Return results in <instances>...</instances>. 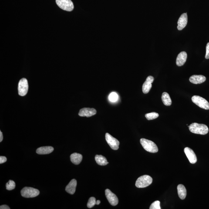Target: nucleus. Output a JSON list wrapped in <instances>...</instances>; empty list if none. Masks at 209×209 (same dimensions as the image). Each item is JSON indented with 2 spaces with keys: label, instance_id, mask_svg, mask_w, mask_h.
<instances>
[{
  "label": "nucleus",
  "instance_id": "f257e3e1",
  "mask_svg": "<svg viewBox=\"0 0 209 209\" xmlns=\"http://www.w3.org/2000/svg\"><path fill=\"white\" fill-rule=\"evenodd\" d=\"M191 133L201 135H205L208 133V127L205 124L193 123L189 126Z\"/></svg>",
  "mask_w": 209,
  "mask_h": 209
},
{
  "label": "nucleus",
  "instance_id": "f03ea898",
  "mask_svg": "<svg viewBox=\"0 0 209 209\" xmlns=\"http://www.w3.org/2000/svg\"><path fill=\"white\" fill-rule=\"evenodd\" d=\"M140 143L146 151L152 153H157L158 152V149L157 145L151 141L142 138L140 139Z\"/></svg>",
  "mask_w": 209,
  "mask_h": 209
},
{
  "label": "nucleus",
  "instance_id": "7ed1b4c3",
  "mask_svg": "<svg viewBox=\"0 0 209 209\" xmlns=\"http://www.w3.org/2000/svg\"><path fill=\"white\" fill-rule=\"evenodd\" d=\"M152 182L153 179L150 176L144 175L138 179L135 185L138 188H145L151 184Z\"/></svg>",
  "mask_w": 209,
  "mask_h": 209
},
{
  "label": "nucleus",
  "instance_id": "20e7f679",
  "mask_svg": "<svg viewBox=\"0 0 209 209\" xmlns=\"http://www.w3.org/2000/svg\"><path fill=\"white\" fill-rule=\"evenodd\" d=\"M21 196L26 198H32L39 195L40 191L37 189L31 187H25L21 190Z\"/></svg>",
  "mask_w": 209,
  "mask_h": 209
},
{
  "label": "nucleus",
  "instance_id": "39448f33",
  "mask_svg": "<svg viewBox=\"0 0 209 209\" xmlns=\"http://www.w3.org/2000/svg\"><path fill=\"white\" fill-rule=\"evenodd\" d=\"M193 103L199 107L205 110H209V103L206 99L201 96L194 95L192 98Z\"/></svg>",
  "mask_w": 209,
  "mask_h": 209
},
{
  "label": "nucleus",
  "instance_id": "423d86ee",
  "mask_svg": "<svg viewBox=\"0 0 209 209\" xmlns=\"http://www.w3.org/2000/svg\"><path fill=\"white\" fill-rule=\"evenodd\" d=\"M58 6L64 10L71 11L74 8L73 2L71 0H56Z\"/></svg>",
  "mask_w": 209,
  "mask_h": 209
},
{
  "label": "nucleus",
  "instance_id": "0eeeda50",
  "mask_svg": "<svg viewBox=\"0 0 209 209\" xmlns=\"http://www.w3.org/2000/svg\"><path fill=\"white\" fill-rule=\"evenodd\" d=\"M28 84L27 80L23 78L19 81L18 85V94L21 96H25L28 93Z\"/></svg>",
  "mask_w": 209,
  "mask_h": 209
},
{
  "label": "nucleus",
  "instance_id": "6e6552de",
  "mask_svg": "<svg viewBox=\"0 0 209 209\" xmlns=\"http://www.w3.org/2000/svg\"><path fill=\"white\" fill-rule=\"evenodd\" d=\"M106 139L108 144L112 149L117 150L119 149L120 142L117 139L113 138L108 133H106Z\"/></svg>",
  "mask_w": 209,
  "mask_h": 209
},
{
  "label": "nucleus",
  "instance_id": "1a4fd4ad",
  "mask_svg": "<svg viewBox=\"0 0 209 209\" xmlns=\"http://www.w3.org/2000/svg\"><path fill=\"white\" fill-rule=\"evenodd\" d=\"M105 193L106 198L110 204L113 206L117 205L119 202L118 199L114 193H112L109 189H106Z\"/></svg>",
  "mask_w": 209,
  "mask_h": 209
},
{
  "label": "nucleus",
  "instance_id": "9d476101",
  "mask_svg": "<svg viewBox=\"0 0 209 209\" xmlns=\"http://www.w3.org/2000/svg\"><path fill=\"white\" fill-rule=\"evenodd\" d=\"M96 111L93 108H82L79 110L78 115L81 117H89L96 114Z\"/></svg>",
  "mask_w": 209,
  "mask_h": 209
},
{
  "label": "nucleus",
  "instance_id": "9b49d317",
  "mask_svg": "<svg viewBox=\"0 0 209 209\" xmlns=\"http://www.w3.org/2000/svg\"><path fill=\"white\" fill-rule=\"evenodd\" d=\"M184 151L190 163L192 164H194L197 162V156L191 149L188 147H186L185 148Z\"/></svg>",
  "mask_w": 209,
  "mask_h": 209
},
{
  "label": "nucleus",
  "instance_id": "f8f14e48",
  "mask_svg": "<svg viewBox=\"0 0 209 209\" xmlns=\"http://www.w3.org/2000/svg\"><path fill=\"white\" fill-rule=\"evenodd\" d=\"M154 78L152 76H148L146 81L144 83L142 87V90L144 93H148L152 87V83L154 81Z\"/></svg>",
  "mask_w": 209,
  "mask_h": 209
},
{
  "label": "nucleus",
  "instance_id": "ddd939ff",
  "mask_svg": "<svg viewBox=\"0 0 209 209\" xmlns=\"http://www.w3.org/2000/svg\"><path fill=\"white\" fill-rule=\"evenodd\" d=\"M187 21H188V18H187V13L182 14L178 21V30H181L184 29L187 25Z\"/></svg>",
  "mask_w": 209,
  "mask_h": 209
},
{
  "label": "nucleus",
  "instance_id": "4468645a",
  "mask_svg": "<svg viewBox=\"0 0 209 209\" xmlns=\"http://www.w3.org/2000/svg\"><path fill=\"white\" fill-rule=\"evenodd\" d=\"M206 80L205 76L201 75H194L192 76L190 78V81L191 83L194 84H200L203 83Z\"/></svg>",
  "mask_w": 209,
  "mask_h": 209
},
{
  "label": "nucleus",
  "instance_id": "2eb2a0df",
  "mask_svg": "<svg viewBox=\"0 0 209 209\" xmlns=\"http://www.w3.org/2000/svg\"><path fill=\"white\" fill-rule=\"evenodd\" d=\"M187 54L185 52H182L179 54L176 59V64L177 66H181L186 62Z\"/></svg>",
  "mask_w": 209,
  "mask_h": 209
},
{
  "label": "nucleus",
  "instance_id": "dca6fc26",
  "mask_svg": "<svg viewBox=\"0 0 209 209\" xmlns=\"http://www.w3.org/2000/svg\"><path fill=\"white\" fill-rule=\"evenodd\" d=\"M77 181L75 179H72L66 187L67 192L71 194H73L76 191Z\"/></svg>",
  "mask_w": 209,
  "mask_h": 209
},
{
  "label": "nucleus",
  "instance_id": "f3484780",
  "mask_svg": "<svg viewBox=\"0 0 209 209\" xmlns=\"http://www.w3.org/2000/svg\"><path fill=\"white\" fill-rule=\"evenodd\" d=\"M54 150V148L52 146H43V147L38 148L37 149L36 152L39 155H46L52 153Z\"/></svg>",
  "mask_w": 209,
  "mask_h": 209
},
{
  "label": "nucleus",
  "instance_id": "a211bd4d",
  "mask_svg": "<svg viewBox=\"0 0 209 209\" xmlns=\"http://www.w3.org/2000/svg\"><path fill=\"white\" fill-rule=\"evenodd\" d=\"M70 159L71 161L73 164L79 165L82 161V156L79 153H75L71 155Z\"/></svg>",
  "mask_w": 209,
  "mask_h": 209
},
{
  "label": "nucleus",
  "instance_id": "6ab92c4d",
  "mask_svg": "<svg viewBox=\"0 0 209 209\" xmlns=\"http://www.w3.org/2000/svg\"><path fill=\"white\" fill-rule=\"evenodd\" d=\"M177 189L179 197L181 200H184L187 195V190L183 184H179L178 186Z\"/></svg>",
  "mask_w": 209,
  "mask_h": 209
},
{
  "label": "nucleus",
  "instance_id": "aec40b11",
  "mask_svg": "<svg viewBox=\"0 0 209 209\" xmlns=\"http://www.w3.org/2000/svg\"><path fill=\"white\" fill-rule=\"evenodd\" d=\"M95 160L97 164L101 166H105L109 163L106 158L101 155H96Z\"/></svg>",
  "mask_w": 209,
  "mask_h": 209
},
{
  "label": "nucleus",
  "instance_id": "412c9836",
  "mask_svg": "<svg viewBox=\"0 0 209 209\" xmlns=\"http://www.w3.org/2000/svg\"><path fill=\"white\" fill-rule=\"evenodd\" d=\"M162 99L163 104L166 106H170L172 104V100L170 96L167 92H163L162 95Z\"/></svg>",
  "mask_w": 209,
  "mask_h": 209
},
{
  "label": "nucleus",
  "instance_id": "4be33fe9",
  "mask_svg": "<svg viewBox=\"0 0 209 209\" xmlns=\"http://www.w3.org/2000/svg\"><path fill=\"white\" fill-rule=\"evenodd\" d=\"M145 117L148 120H152L157 118L158 117V113L156 112H153L151 113H146Z\"/></svg>",
  "mask_w": 209,
  "mask_h": 209
},
{
  "label": "nucleus",
  "instance_id": "5701e85b",
  "mask_svg": "<svg viewBox=\"0 0 209 209\" xmlns=\"http://www.w3.org/2000/svg\"><path fill=\"white\" fill-rule=\"evenodd\" d=\"M16 187L15 182L12 180H9L6 184V188L7 190H11L15 189Z\"/></svg>",
  "mask_w": 209,
  "mask_h": 209
},
{
  "label": "nucleus",
  "instance_id": "b1692460",
  "mask_svg": "<svg viewBox=\"0 0 209 209\" xmlns=\"http://www.w3.org/2000/svg\"><path fill=\"white\" fill-rule=\"evenodd\" d=\"M109 98L110 102H115L118 99V95L116 92H112L109 95Z\"/></svg>",
  "mask_w": 209,
  "mask_h": 209
},
{
  "label": "nucleus",
  "instance_id": "393cba45",
  "mask_svg": "<svg viewBox=\"0 0 209 209\" xmlns=\"http://www.w3.org/2000/svg\"><path fill=\"white\" fill-rule=\"evenodd\" d=\"M96 199L94 197H91L88 201L87 207L89 208H92L96 204Z\"/></svg>",
  "mask_w": 209,
  "mask_h": 209
},
{
  "label": "nucleus",
  "instance_id": "a878e982",
  "mask_svg": "<svg viewBox=\"0 0 209 209\" xmlns=\"http://www.w3.org/2000/svg\"><path fill=\"white\" fill-rule=\"evenodd\" d=\"M150 209H160V202L158 201H156L153 202L151 205L150 207Z\"/></svg>",
  "mask_w": 209,
  "mask_h": 209
},
{
  "label": "nucleus",
  "instance_id": "bb28decb",
  "mask_svg": "<svg viewBox=\"0 0 209 209\" xmlns=\"http://www.w3.org/2000/svg\"><path fill=\"white\" fill-rule=\"evenodd\" d=\"M205 58L206 59H209V42L207 44V46H206Z\"/></svg>",
  "mask_w": 209,
  "mask_h": 209
},
{
  "label": "nucleus",
  "instance_id": "cd10ccee",
  "mask_svg": "<svg viewBox=\"0 0 209 209\" xmlns=\"http://www.w3.org/2000/svg\"><path fill=\"white\" fill-rule=\"evenodd\" d=\"M7 161V158L6 157L4 156H0V164H2L5 162Z\"/></svg>",
  "mask_w": 209,
  "mask_h": 209
},
{
  "label": "nucleus",
  "instance_id": "c85d7f7f",
  "mask_svg": "<svg viewBox=\"0 0 209 209\" xmlns=\"http://www.w3.org/2000/svg\"><path fill=\"white\" fill-rule=\"evenodd\" d=\"M0 209H10L9 207L6 205H3L1 206L0 207Z\"/></svg>",
  "mask_w": 209,
  "mask_h": 209
},
{
  "label": "nucleus",
  "instance_id": "c756f323",
  "mask_svg": "<svg viewBox=\"0 0 209 209\" xmlns=\"http://www.w3.org/2000/svg\"><path fill=\"white\" fill-rule=\"evenodd\" d=\"M3 139V136L2 133V132L0 131V142H2Z\"/></svg>",
  "mask_w": 209,
  "mask_h": 209
},
{
  "label": "nucleus",
  "instance_id": "7c9ffc66",
  "mask_svg": "<svg viewBox=\"0 0 209 209\" xmlns=\"http://www.w3.org/2000/svg\"><path fill=\"white\" fill-rule=\"evenodd\" d=\"M100 203V201H99V200H97V201L96 202V204H97V205H99Z\"/></svg>",
  "mask_w": 209,
  "mask_h": 209
}]
</instances>
